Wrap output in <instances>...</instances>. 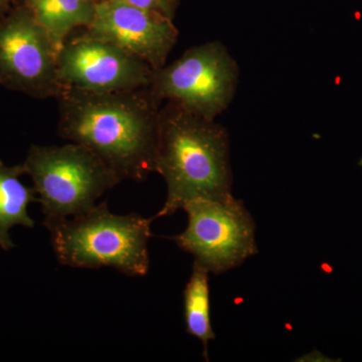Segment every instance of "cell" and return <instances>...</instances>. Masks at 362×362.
Here are the masks:
<instances>
[{"label":"cell","mask_w":362,"mask_h":362,"mask_svg":"<svg viewBox=\"0 0 362 362\" xmlns=\"http://www.w3.org/2000/svg\"><path fill=\"white\" fill-rule=\"evenodd\" d=\"M58 134L94 152L122 180L143 181L156 173L160 102L149 88L86 92L64 88Z\"/></svg>","instance_id":"cell-1"},{"label":"cell","mask_w":362,"mask_h":362,"mask_svg":"<svg viewBox=\"0 0 362 362\" xmlns=\"http://www.w3.org/2000/svg\"><path fill=\"white\" fill-rule=\"evenodd\" d=\"M156 173L165 181L168 194L154 220L173 216L192 199L230 197L228 132L214 120L168 101L159 112Z\"/></svg>","instance_id":"cell-2"},{"label":"cell","mask_w":362,"mask_h":362,"mask_svg":"<svg viewBox=\"0 0 362 362\" xmlns=\"http://www.w3.org/2000/svg\"><path fill=\"white\" fill-rule=\"evenodd\" d=\"M153 218L116 214L107 202L66 220L45 226L61 265L76 269L113 268L124 275L146 276Z\"/></svg>","instance_id":"cell-3"},{"label":"cell","mask_w":362,"mask_h":362,"mask_svg":"<svg viewBox=\"0 0 362 362\" xmlns=\"http://www.w3.org/2000/svg\"><path fill=\"white\" fill-rule=\"evenodd\" d=\"M23 166L39 197L44 226L89 211L122 181L94 152L74 142L32 146Z\"/></svg>","instance_id":"cell-4"},{"label":"cell","mask_w":362,"mask_h":362,"mask_svg":"<svg viewBox=\"0 0 362 362\" xmlns=\"http://www.w3.org/2000/svg\"><path fill=\"white\" fill-rule=\"evenodd\" d=\"M182 209L187 214V228L170 239L209 274L233 270L258 254L254 218L233 194L192 199Z\"/></svg>","instance_id":"cell-5"},{"label":"cell","mask_w":362,"mask_h":362,"mask_svg":"<svg viewBox=\"0 0 362 362\" xmlns=\"http://www.w3.org/2000/svg\"><path fill=\"white\" fill-rule=\"evenodd\" d=\"M239 66L225 45L206 42L188 49L170 65L153 71L149 86L157 101L176 102L214 120L233 101Z\"/></svg>","instance_id":"cell-6"},{"label":"cell","mask_w":362,"mask_h":362,"mask_svg":"<svg viewBox=\"0 0 362 362\" xmlns=\"http://www.w3.org/2000/svg\"><path fill=\"white\" fill-rule=\"evenodd\" d=\"M59 49L49 33L23 6L0 16V82L30 96L57 98Z\"/></svg>","instance_id":"cell-7"},{"label":"cell","mask_w":362,"mask_h":362,"mask_svg":"<svg viewBox=\"0 0 362 362\" xmlns=\"http://www.w3.org/2000/svg\"><path fill=\"white\" fill-rule=\"evenodd\" d=\"M153 69L129 52L86 32L68 37L58 56L63 88L109 93L148 88Z\"/></svg>","instance_id":"cell-8"},{"label":"cell","mask_w":362,"mask_h":362,"mask_svg":"<svg viewBox=\"0 0 362 362\" xmlns=\"http://www.w3.org/2000/svg\"><path fill=\"white\" fill-rule=\"evenodd\" d=\"M148 64L154 71L166 65L178 39L173 21L120 0H100L86 30Z\"/></svg>","instance_id":"cell-9"},{"label":"cell","mask_w":362,"mask_h":362,"mask_svg":"<svg viewBox=\"0 0 362 362\" xmlns=\"http://www.w3.org/2000/svg\"><path fill=\"white\" fill-rule=\"evenodd\" d=\"M25 175L23 164L6 166L0 160V247L4 251L14 247L9 230L14 226L33 228L35 221L28 214L30 202H37L35 188L20 180Z\"/></svg>","instance_id":"cell-10"},{"label":"cell","mask_w":362,"mask_h":362,"mask_svg":"<svg viewBox=\"0 0 362 362\" xmlns=\"http://www.w3.org/2000/svg\"><path fill=\"white\" fill-rule=\"evenodd\" d=\"M96 0H26L25 6L44 26L59 52L73 30L92 23Z\"/></svg>","instance_id":"cell-11"},{"label":"cell","mask_w":362,"mask_h":362,"mask_svg":"<svg viewBox=\"0 0 362 362\" xmlns=\"http://www.w3.org/2000/svg\"><path fill=\"white\" fill-rule=\"evenodd\" d=\"M183 310L187 332L202 343L207 359V345L216 338L211 318L209 272L195 263L183 291Z\"/></svg>","instance_id":"cell-12"},{"label":"cell","mask_w":362,"mask_h":362,"mask_svg":"<svg viewBox=\"0 0 362 362\" xmlns=\"http://www.w3.org/2000/svg\"><path fill=\"white\" fill-rule=\"evenodd\" d=\"M120 1L139 7L144 11L161 14L173 21L180 4V0H120Z\"/></svg>","instance_id":"cell-13"},{"label":"cell","mask_w":362,"mask_h":362,"mask_svg":"<svg viewBox=\"0 0 362 362\" xmlns=\"http://www.w3.org/2000/svg\"><path fill=\"white\" fill-rule=\"evenodd\" d=\"M13 0H0V16L6 13V9L8 8L9 4H11Z\"/></svg>","instance_id":"cell-14"},{"label":"cell","mask_w":362,"mask_h":362,"mask_svg":"<svg viewBox=\"0 0 362 362\" xmlns=\"http://www.w3.org/2000/svg\"><path fill=\"white\" fill-rule=\"evenodd\" d=\"M96 1H97V2H98V1H100V0H96Z\"/></svg>","instance_id":"cell-15"}]
</instances>
